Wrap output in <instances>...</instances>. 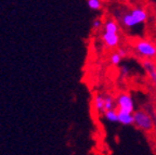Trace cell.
I'll return each mask as SVG.
<instances>
[{
    "label": "cell",
    "instance_id": "5",
    "mask_svg": "<svg viewBox=\"0 0 156 155\" xmlns=\"http://www.w3.org/2000/svg\"><path fill=\"white\" fill-rule=\"evenodd\" d=\"M101 38H102L103 42H104V45L107 47V48L115 49L119 46V42H120L119 33L104 32V31H102Z\"/></svg>",
    "mask_w": 156,
    "mask_h": 155
},
{
    "label": "cell",
    "instance_id": "9",
    "mask_svg": "<svg viewBox=\"0 0 156 155\" xmlns=\"http://www.w3.org/2000/svg\"><path fill=\"white\" fill-rule=\"evenodd\" d=\"M104 118L110 123H118V110H107L103 113Z\"/></svg>",
    "mask_w": 156,
    "mask_h": 155
},
{
    "label": "cell",
    "instance_id": "10",
    "mask_svg": "<svg viewBox=\"0 0 156 155\" xmlns=\"http://www.w3.org/2000/svg\"><path fill=\"white\" fill-rule=\"evenodd\" d=\"M87 5L92 11H99L102 9V0H87Z\"/></svg>",
    "mask_w": 156,
    "mask_h": 155
},
{
    "label": "cell",
    "instance_id": "15",
    "mask_svg": "<svg viewBox=\"0 0 156 155\" xmlns=\"http://www.w3.org/2000/svg\"><path fill=\"white\" fill-rule=\"evenodd\" d=\"M117 52L119 53V56H122V59L127 58V56H128V52H127V50H126V49H124V48H118V49H117Z\"/></svg>",
    "mask_w": 156,
    "mask_h": 155
},
{
    "label": "cell",
    "instance_id": "7",
    "mask_svg": "<svg viewBox=\"0 0 156 155\" xmlns=\"http://www.w3.org/2000/svg\"><path fill=\"white\" fill-rule=\"evenodd\" d=\"M118 123H119L120 125H122V126H130V125H133V123H134L133 113L118 110Z\"/></svg>",
    "mask_w": 156,
    "mask_h": 155
},
{
    "label": "cell",
    "instance_id": "14",
    "mask_svg": "<svg viewBox=\"0 0 156 155\" xmlns=\"http://www.w3.org/2000/svg\"><path fill=\"white\" fill-rule=\"evenodd\" d=\"M129 75V67L127 65H122L119 67V76L122 78L127 77V76Z\"/></svg>",
    "mask_w": 156,
    "mask_h": 155
},
{
    "label": "cell",
    "instance_id": "11",
    "mask_svg": "<svg viewBox=\"0 0 156 155\" xmlns=\"http://www.w3.org/2000/svg\"><path fill=\"white\" fill-rule=\"evenodd\" d=\"M122 58L119 56V53H118L117 51L116 52H113L110 56V63L112 64L113 66H118L122 63Z\"/></svg>",
    "mask_w": 156,
    "mask_h": 155
},
{
    "label": "cell",
    "instance_id": "13",
    "mask_svg": "<svg viewBox=\"0 0 156 155\" xmlns=\"http://www.w3.org/2000/svg\"><path fill=\"white\" fill-rule=\"evenodd\" d=\"M103 24L104 22L102 21V19L100 17H97L92 21V24H91V27H92L93 31H99V29L103 28Z\"/></svg>",
    "mask_w": 156,
    "mask_h": 155
},
{
    "label": "cell",
    "instance_id": "4",
    "mask_svg": "<svg viewBox=\"0 0 156 155\" xmlns=\"http://www.w3.org/2000/svg\"><path fill=\"white\" fill-rule=\"evenodd\" d=\"M116 107L117 110L126 112H134V102L132 100V97L129 93L126 92H120L116 97Z\"/></svg>",
    "mask_w": 156,
    "mask_h": 155
},
{
    "label": "cell",
    "instance_id": "1",
    "mask_svg": "<svg viewBox=\"0 0 156 155\" xmlns=\"http://www.w3.org/2000/svg\"><path fill=\"white\" fill-rule=\"evenodd\" d=\"M147 17H149V14L144 8L136 7L127 12L122 13V15L119 16V22L125 28L131 29L144 23L147 20Z\"/></svg>",
    "mask_w": 156,
    "mask_h": 155
},
{
    "label": "cell",
    "instance_id": "12",
    "mask_svg": "<svg viewBox=\"0 0 156 155\" xmlns=\"http://www.w3.org/2000/svg\"><path fill=\"white\" fill-rule=\"evenodd\" d=\"M115 105H116V101L114 100V98L110 95L105 96V111L115 109Z\"/></svg>",
    "mask_w": 156,
    "mask_h": 155
},
{
    "label": "cell",
    "instance_id": "3",
    "mask_svg": "<svg viewBox=\"0 0 156 155\" xmlns=\"http://www.w3.org/2000/svg\"><path fill=\"white\" fill-rule=\"evenodd\" d=\"M133 117H134V123L133 125L136 128L141 129L143 131H150L153 129L154 123L152 117L149 115V113L145 111H139L133 112Z\"/></svg>",
    "mask_w": 156,
    "mask_h": 155
},
{
    "label": "cell",
    "instance_id": "8",
    "mask_svg": "<svg viewBox=\"0 0 156 155\" xmlns=\"http://www.w3.org/2000/svg\"><path fill=\"white\" fill-rule=\"evenodd\" d=\"M93 109L98 114H103L105 112V96L98 93L93 98Z\"/></svg>",
    "mask_w": 156,
    "mask_h": 155
},
{
    "label": "cell",
    "instance_id": "2",
    "mask_svg": "<svg viewBox=\"0 0 156 155\" xmlns=\"http://www.w3.org/2000/svg\"><path fill=\"white\" fill-rule=\"evenodd\" d=\"M133 48L141 58L150 59V60L156 59V45L152 41L145 39L136 40L133 45Z\"/></svg>",
    "mask_w": 156,
    "mask_h": 155
},
{
    "label": "cell",
    "instance_id": "6",
    "mask_svg": "<svg viewBox=\"0 0 156 155\" xmlns=\"http://www.w3.org/2000/svg\"><path fill=\"white\" fill-rule=\"evenodd\" d=\"M142 66H143L146 74L149 75L152 84H153V86L156 89V65L154 64L153 61L150 60V59H144L142 61Z\"/></svg>",
    "mask_w": 156,
    "mask_h": 155
}]
</instances>
